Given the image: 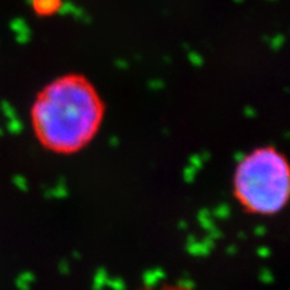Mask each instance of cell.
<instances>
[{"label":"cell","instance_id":"6da1fadb","mask_svg":"<svg viewBox=\"0 0 290 290\" xmlns=\"http://www.w3.org/2000/svg\"><path fill=\"white\" fill-rule=\"evenodd\" d=\"M105 103L84 75L54 79L40 90L31 108L34 135L43 148L58 155H73L86 148L98 133Z\"/></svg>","mask_w":290,"mask_h":290},{"label":"cell","instance_id":"7a4b0ae2","mask_svg":"<svg viewBox=\"0 0 290 290\" xmlns=\"http://www.w3.org/2000/svg\"><path fill=\"white\" fill-rule=\"evenodd\" d=\"M233 194L244 213L273 216L289 203L290 167L274 147L253 149L239 160L233 175Z\"/></svg>","mask_w":290,"mask_h":290},{"label":"cell","instance_id":"3957f363","mask_svg":"<svg viewBox=\"0 0 290 290\" xmlns=\"http://www.w3.org/2000/svg\"><path fill=\"white\" fill-rule=\"evenodd\" d=\"M32 4L38 14L50 15L58 10L60 0H34Z\"/></svg>","mask_w":290,"mask_h":290}]
</instances>
